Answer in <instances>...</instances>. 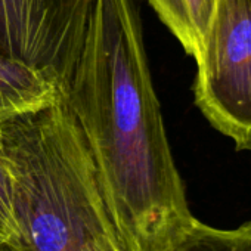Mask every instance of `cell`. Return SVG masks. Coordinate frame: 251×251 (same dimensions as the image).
Returning <instances> with one entry per match:
<instances>
[{"mask_svg":"<svg viewBox=\"0 0 251 251\" xmlns=\"http://www.w3.org/2000/svg\"><path fill=\"white\" fill-rule=\"evenodd\" d=\"M64 95L92 154L121 251H172L195 217L133 0H95Z\"/></svg>","mask_w":251,"mask_h":251,"instance_id":"cell-1","label":"cell"},{"mask_svg":"<svg viewBox=\"0 0 251 251\" xmlns=\"http://www.w3.org/2000/svg\"><path fill=\"white\" fill-rule=\"evenodd\" d=\"M14 176L18 236L6 251H121L95 163L61 93L0 123Z\"/></svg>","mask_w":251,"mask_h":251,"instance_id":"cell-2","label":"cell"},{"mask_svg":"<svg viewBox=\"0 0 251 251\" xmlns=\"http://www.w3.org/2000/svg\"><path fill=\"white\" fill-rule=\"evenodd\" d=\"M195 61V103L238 151L251 152V0H219Z\"/></svg>","mask_w":251,"mask_h":251,"instance_id":"cell-3","label":"cell"},{"mask_svg":"<svg viewBox=\"0 0 251 251\" xmlns=\"http://www.w3.org/2000/svg\"><path fill=\"white\" fill-rule=\"evenodd\" d=\"M95 0H0V55L48 74L65 92Z\"/></svg>","mask_w":251,"mask_h":251,"instance_id":"cell-4","label":"cell"},{"mask_svg":"<svg viewBox=\"0 0 251 251\" xmlns=\"http://www.w3.org/2000/svg\"><path fill=\"white\" fill-rule=\"evenodd\" d=\"M61 89L42 70L0 55V123L52 103Z\"/></svg>","mask_w":251,"mask_h":251,"instance_id":"cell-5","label":"cell"},{"mask_svg":"<svg viewBox=\"0 0 251 251\" xmlns=\"http://www.w3.org/2000/svg\"><path fill=\"white\" fill-rule=\"evenodd\" d=\"M194 59L198 56L219 0H147Z\"/></svg>","mask_w":251,"mask_h":251,"instance_id":"cell-6","label":"cell"},{"mask_svg":"<svg viewBox=\"0 0 251 251\" xmlns=\"http://www.w3.org/2000/svg\"><path fill=\"white\" fill-rule=\"evenodd\" d=\"M172 251H251V220L236 229H219L195 219Z\"/></svg>","mask_w":251,"mask_h":251,"instance_id":"cell-7","label":"cell"},{"mask_svg":"<svg viewBox=\"0 0 251 251\" xmlns=\"http://www.w3.org/2000/svg\"><path fill=\"white\" fill-rule=\"evenodd\" d=\"M17 236L18 226L14 213V176L0 127V244L12 242Z\"/></svg>","mask_w":251,"mask_h":251,"instance_id":"cell-8","label":"cell"},{"mask_svg":"<svg viewBox=\"0 0 251 251\" xmlns=\"http://www.w3.org/2000/svg\"><path fill=\"white\" fill-rule=\"evenodd\" d=\"M0 251H6V250H5V247H3L2 244H0Z\"/></svg>","mask_w":251,"mask_h":251,"instance_id":"cell-9","label":"cell"}]
</instances>
